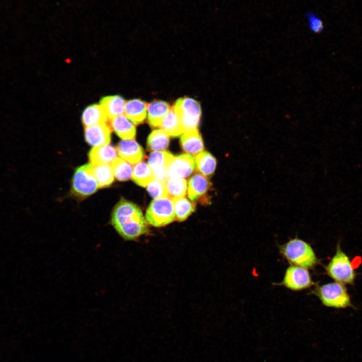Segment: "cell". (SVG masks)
Listing matches in <instances>:
<instances>
[{"label": "cell", "instance_id": "13", "mask_svg": "<svg viewBox=\"0 0 362 362\" xmlns=\"http://www.w3.org/2000/svg\"><path fill=\"white\" fill-rule=\"evenodd\" d=\"M117 150L113 146L106 145L94 147L89 151L88 157L90 164L95 166L99 164H111L117 157Z\"/></svg>", "mask_w": 362, "mask_h": 362}, {"label": "cell", "instance_id": "8", "mask_svg": "<svg viewBox=\"0 0 362 362\" xmlns=\"http://www.w3.org/2000/svg\"><path fill=\"white\" fill-rule=\"evenodd\" d=\"M278 285L293 291H301L314 285L307 268L292 265L286 269L282 282Z\"/></svg>", "mask_w": 362, "mask_h": 362}, {"label": "cell", "instance_id": "12", "mask_svg": "<svg viewBox=\"0 0 362 362\" xmlns=\"http://www.w3.org/2000/svg\"><path fill=\"white\" fill-rule=\"evenodd\" d=\"M116 149L120 158L131 164H135L141 161L144 156L142 148L133 139L120 141Z\"/></svg>", "mask_w": 362, "mask_h": 362}, {"label": "cell", "instance_id": "4", "mask_svg": "<svg viewBox=\"0 0 362 362\" xmlns=\"http://www.w3.org/2000/svg\"><path fill=\"white\" fill-rule=\"evenodd\" d=\"M327 275L335 282L353 285L356 274L349 257L338 242L334 255L325 267Z\"/></svg>", "mask_w": 362, "mask_h": 362}, {"label": "cell", "instance_id": "27", "mask_svg": "<svg viewBox=\"0 0 362 362\" xmlns=\"http://www.w3.org/2000/svg\"><path fill=\"white\" fill-rule=\"evenodd\" d=\"M175 218L179 221L186 220L194 211L195 204L184 197L173 199Z\"/></svg>", "mask_w": 362, "mask_h": 362}, {"label": "cell", "instance_id": "16", "mask_svg": "<svg viewBox=\"0 0 362 362\" xmlns=\"http://www.w3.org/2000/svg\"><path fill=\"white\" fill-rule=\"evenodd\" d=\"M147 106L145 102L139 99L130 100L126 103L124 114L134 124H139L146 117Z\"/></svg>", "mask_w": 362, "mask_h": 362}, {"label": "cell", "instance_id": "11", "mask_svg": "<svg viewBox=\"0 0 362 362\" xmlns=\"http://www.w3.org/2000/svg\"><path fill=\"white\" fill-rule=\"evenodd\" d=\"M174 156L164 150L153 151L148 158V165L152 170L154 178L165 180L167 177V168Z\"/></svg>", "mask_w": 362, "mask_h": 362}, {"label": "cell", "instance_id": "1", "mask_svg": "<svg viewBox=\"0 0 362 362\" xmlns=\"http://www.w3.org/2000/svg\"><path fill=\"white\" fill-rule=\"evenodd\" d=\"M111 223L124 239L134 240L148 232L147 222L140 209L134 204L120 201L114 208Z\"/></svg>", "mask_w": 362, "mask_h": 362}, {"label": "cell", "instance_id": "15", "mask_svg": "<svg viewBox=\"0 0 362 362\" xmlns=\"http://www.w3.org/2000/svg\"><path fill=\"white\" fill-rule=\"evenodd\" d=\"M182 147L190 154L197 155L204 150V143L198 129L184 132L180 137Z\"/></svg>", "mask_w": 362, "mask_h": 362}, {"label": "cell", "instance_id": "28", "mask_svg": "<svg viewBox=\"0 0 362 362\" xmlns=\"http://www.w3.org/2000/svg\"><path fill=\"white\" fill-rule=\"evenodd\" d=\"M94 167L99 188L108 187L112 184L114 175L111 164H99L94 166Z\"/></svg>", "mask_w": 362, "mask_h": 362}, {"label": "cell", "instance_id": "25", "mask_svg": "<svg viewBox=\"0 0 362 362\" xmlns=\"http://www.w3.org/2000/svg\"><path fill=\"white\" fill-rule=\"evenodd\" d=\"M167 196L171 199L183 197L186 194L187 183L184 178L169 177L165 180Z\"/></svg>", "mask_w": 362, "mask_h": 362}, {"label": "cell", "instance_id": "2", "mask_svg": "<svg viewBox=\"0 0 362 362\" xmlns=\"http://www.w3.org/2000/svg\"><path fill=\"white\" fill-rule=\"evenodd\" d=\"M280 251L291 264L306 268H313L319 263L311 246L304 240L295 237L281 245Z\"/></svg>", "mask_w": 362, "mask_h": 362}, {"label": "cell", "instance_id": "26", "mask_svg": "<svg viewBox=\"0 0 362 362\" xmlns=\"http://www.w3.org/2000/svg\"><path fill=\"white\" fill-rule=\"evenodd\" d=\"M111 166L114 176L120 181H125L132 176L133 167L131 163L119 157H116Z\"/></svg>", "mask_w": 362, "mask_h": 362}, {"label": "cell", "instance_id": "18", "mask_svg": "<svg viewBox=\"0 0 362 362\" xmlns=\"http://www.w3.org/2000/svg\"><path fill=\"white\" fill-rule=\"evenodd\" d=\"M100 104L110 121L115 117L123 115L126 102L120 96H110L102 98Z\"/></svg>", "mask_w": 362, "mask_h": 362}, {"label": "cell", "instance_id": "14", "mask_svg": "<svg viewBox=\"0 0 362 362\" xmlns=\"http://www.w3.org/2000/svg\"><path fill=\"white\" fill-rule=\"evenodd\" d=\"M110 126L116 134L123 140H132L136 135L134 124L125 115H122L110 120Z\"/></svg>", "mask_w": 362, "mask_h": 362}, {"label": "cell", "instance_id": "3", "mask_svg": "<svg viewBox=\"0 0 362 362\" xmlns=\"http://www.w3.org/2000/svg\"><path fill=\"white\" fill-rule=\"evenodd\" d=\"M313 293L325 306L336 309L353 308L345 285L334 282L317 285Z\"/></svg>", "mask_w": 362, "mask_h": 362}, {"label": "cell", "instance_id": "6", "mask_svg": "<svg viewBox=\"0 0 362 362\" xmlns=\"http://www.w3.org/2000/svg\"><path fill=\"white\" fill-rule=\"evenodd\" d=\"M173 108L179 119L184 132L197 129L201 115L198 102L188 97L179 98Z\"/></svg>", "mask_w": 362, "mask_h": 362}, {"label": "cell", "instance_id": "17", "mask_svg": "<svg viewBox=\"0 0 362 362\" xmlns=\"http://www.w3.org/2000/svg\"><path fill=\"white\" fill-rule=\"evenodd\" d=\"M170 108L168 103L162 101L152 102L147 106L148 121L152 127L160 126Z\"/></svg>", "mask_w": 362, "mask_h": 362}, {"label": "cell", "instance_id": "19", "mask_svg": "<svg viewBox=\"0 0 362 362\" xmlns=\"http://www.w3.org/2000/svg\"><path fill=\"white\" fill-rule=\"evenodd\" d=\"M82 124L85 127L107 123L108 118L100 104L91 105L85 108L81 117Z\"/></svg>", "mask_w": 362, "mask_h": 362}, {"label": "cell", "instance_id": "5", "mask_svg": "<svg viewBox=\"0 0 362 362\" xmlns=\"http://www.w3.org/2000/svg\"><path fill=\"white\" fill-rule=\"evenodd\" d=\"M146 220L155 227H161L175 218L172 199L164 197L154 199L150 204L145 215Z\"/></svg>", "mask_w": 362, "mask_h": 362}, {"label": "cell", "instance_id": "24", "mask_svg": "<svg viewBox=\"0 0 362 362\" xmlns=\"http://www.w3.org/2000/svg\"><path fill=\"white\" fill-rule=\"evenodd\" d=\"M195 164L198 170L205 175H210L215 171L217 161L209 152L202 151L196 155Z\"/></svg>", "mask_w": 362, "mask_h": 362}, {"label": "cell", "instance_id": "23", "mask_svg": "<svg viewBox=\"0 0 362 362\" xmlns=\"http://www.w3.org/2000/svg\"><path fill=\"white\" fill-rule=\"evenodd\" d=\"M169 143V136L162 129H155L147 139L148 148L151 151H161L166 149Z\"/></svg>", "mask_w": 362, "mask_h": 362}, {"label": "cell", "instance_id": "20", "mask_svg": "<svg viewBox=\"0 0 362 362\" xmlns=\"http://www.w3.org/2000/svg\"><path fill=\"white\" fill-rule=\"evenodd\" d=\"M210 187V182L202 174L197 173L190 179L188 194L189 198L195 201L205 194Z\"/></svg>", "mask_w": 362, "mask_h": 362}, {"label": "cell", "instance_id": "10", "mask_svg": "<svg viewBox=\"0 0 362 362\" xmlns=\"http://www.w3.org/2000/svg\"><path fill=\"white\" fill-rule=\"evenodd\" d=\"M111 126L107 123L98 124L85 127L86 141L94 147L109 144L111 141Z\"/></svg>", "mask_w": 362, "mask_h": 362}, {"label": "cell", "instance_id": "21", "mask_svg": "<svg viewBox=\"0 0 362 362\" xmlns=\"http://www.w3.org/2000/svg\"><path fill=\"white\" fill-rule=\"evenodd\" d=\"M132 177L137 185L145 187L154 178V175L148 164L140 161L134 167Z\"/></svg>", "mask_w": 362, "mask_h": 362}, {"label": "cell", "instance_id": "9", "mask_svg": "<svg viewBox=\"0 0 362 362\" xmlns=\"http://www.w3.org/2000/svg\"><path fill=\"white\" fill-rule=\"evenodd\" d=\"M195 165V158L191 154L173 156L167 168V177H188L194 170Z\"/></svg>", "mask_w": 362, "mask_h": 362}, {"label": "cell", "instance_id": "29", "mask_svg": "<svg viewBox=\"0 0 362 362\" xmlns=\"http://www.w3.org/2000/svg\"><path fill=\"white\" fill-rule=\"evenodd\" d=\"M147 190L150 195L154 199L168 197L165 187V180L154 178L147 186Z\"/></svg>", "mask_w": 362, "mask_h": 362}, {"label": "cell", "instance_id": "7", "mask_svg": "<svg viewBox=\"0 0 362 362\" xmlns=\"http://www.w3.org/2000/svg\"><path fill=\"white\" fill-rule=\"evenodd\" d=\"M98 188L93 165L90 163L85 164L76 169L72 179V189L76 195L86 197L94 194Z\"/></svg>", "mask_w": 362, "mask_h": 362}, {"label": "cell", "instance_id": "22", "mask_svg": "<svg viewBox=\"0 0 362 362\" xmlns=\"http://www.w3.org/2000/svg\"><path fill=\"white\" fill-rule=\"evenodd\" d=\"M160 127L171 137L179 136L184 132L181 123L173 108L170 109Z\"/></svg>", "mask_w": 362, "mask_h": 362}, {"label": "cell", "instance_id": "30", "mask_svg": "<svg viewBox=\"0 0 362 362\" xmlns=\"http://www.w3.org/2000/svg\"><path fill=\"white\" fill-rule=\"evenodd\" d=\"M306 18L310 30L314 33L319 34L324 30V24L321 19L312 12L306 14Z\"/></svg>", "mask_w": 362, "mask_h": 362}]
</instances>
